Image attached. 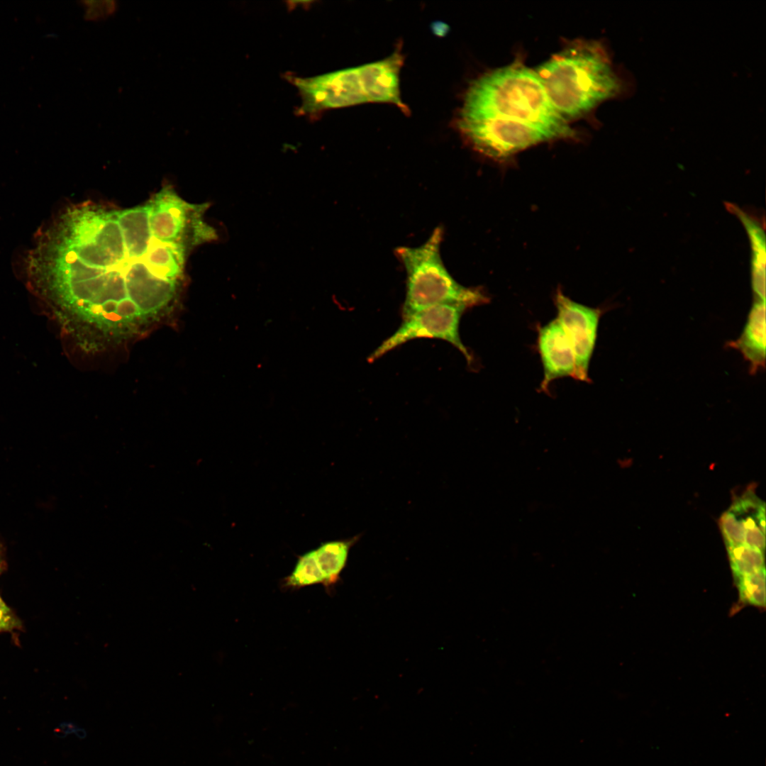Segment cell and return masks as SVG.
<instances>
[{
  "label": "cell",
  "mask_w": 766,
  "mask_h": 766,
  "mask_svg": "<svg viewBox=\"0 0 766 766\" xmlns=\"http://www.w3.org/2000/svg\"><path fill=\"white\" fill-rule=\"evenodd\" d=\"M204 210L170 184L131 207L70 204L35 235L27 284L81 350L129 343L175 315L189 256L212 234Z\"/></svg>",
  "instance_id": "obj_1"
},
{
  "label": "cell",
  "mask_w": 766,
  "mask_h": 766,
  "mask_svg": "<svg viewBox=\"0 0 766 766\" xmlns=\"http://www.w3.org/2000/svg\"><path fill=\"white\" fill-rule=\"evenodd\" d=\"M534 70L553 107L568 123L616 95L620 88L606 52L594 40H574Z\"/></svg>",
  "instance_id": "obj_2"
},
{
  "label": "cell",
  "mask_w": 766,
  "mask_h": 766,
  "mask_svg": "<svg viewBox=\"0 0 766 766\" xmlns=\"http://www.w3.org/2000/svg\"><path fill=\"white\" fill-rule=\"evenodd\" d=\"M460 111L501 116L527 123L553 140L572 138L576 133L550 104L535 72L515 62L474 81Z\"/></svg>",
  "instance_id": "obj_3"
},
{
  "label": "cell",
  "mask_w": 766,
  "mask_h": 766,
  "mask_svg": "<svg viewBox=\"0 0 766 766\" xmlns=\"http://www.w3.org/2000/svg\"><path fill=\"white\" fill-rule=\"evenodd\" d=\"M403 56L399 51L387 58L356 67L311 77L287 74L301 97L297 113L318 117L323 111L365 102L394 104L407 109L400 98L399 72Z\"/></svg>",
  "instance_id": "obj_4"
},
{
  "label": "cell",
  "mask_w": 766,
  "mask_h": 766,
  "mask_svg": "<svg viewBox=\"0 0 766 766\" xmlns=\"http://www.w3.org/2000/svg\"><path fill=\"white\" fill-rule=\"evenodd\" d=\"M443 238V229L438 226L420 246L396 249L406 273L402 318L437 305H458L468 309L487 303L488 297L482 289L464 287L446 269L440 252Z\"/></svg>",
  "instance_id": "obj_5"
},
{
  "label": "cell",
  "mask_w": 766,
  "mask_h": 766,
  "mask_svg": "<svg viewBox=\"0 0 766 766\" xmlns=\"http://www.w3.org/2000/svg\"><path fill=\"white\" fill-rule=\"evenodd\" d=\"M458 127L473 148L498 160L551 140L545 133L527 123L495 115L460 111Z\"/></svg>",
  "instance_id": "obj_6"
},
{
  "label": "cell",
  "mask_w": 766,
  "mask_h": 766,
  "mask_svg": "<svg viewBox=\"0 0 766 766\" xmlns=\"http://www.w3.org/2000/svg\"><path fill=\"white\" fill-rule=\"evenodd\" d=\"M467 309L458 305L441 304L402 318L396 331L368 356L367 361L372 363L406 342L426 338L448 342L464 355L470 365L472 356L462 342L459 329L461 317Z\"/></svg>",
  "instance_id": "obj_7"
},
{
  "label": "cell",
  "mask_w": 766,
  "mask_h": 766,
  "mask_svg": "<svg viewBox=\"0 0 766 766\" xmlns=\"http://www.w3.org/2000/svg\"><path fill=\"white\" fill-rule=\"evenodd\" d=\"M557 319L574 351L578 380L589 382L588 370L595 348L601 310L577 303L560 289L555 295Z\"/></svg>",
  "instance_id": "obj_8"
},
{
  "label": "cell",
  "mask_w": 766,
  "mask_h": 766,
  "mask_svg": "<svg viewBox=\"0 0 766 766\" xmlns=\"http://www.w3.org/2000/svg\"><path fill=\"white\" fill-rule=\"evenodd\" d=\"M538 348L544 370L541 390L548 392L549 384L560 377L577 379L572 345L557 318L538 328Z\"/></svg>",
  "instance_id": "obj_9"
},
{
  "label": "cell",
  "mask_w": 766,
  "mask_h": 766,
  "mask_svg": "<svg viewBox=\"0 0 766 766\" xmlns=\"http://www.w3.org/2000/svg\"><path fill=\"white\" fill-rule=\"evenodd\" d=\"M765 301H755L752 308L742 335L737 341L730 343L731 347L738 349L750 363L754 373L765 367Z\"/></svg>",
  "instance_id": "obj_10"
},
{
  "label": "cell",
  "mask_w": 766,
  "mask_h": 766,
  "mask_svg": "<svg viewBox=\"0 0 766 766\" xmlns=\"http://www.w3.org/2000/svg\"><path fill=\"white\" fill-rule=\"evenodd\" d=\"M355 540L331 541L314 550L325 586L335 584L339 579L340 572L346 565L350 548Z\"/></svg>",
  "instance_id": "obj_11"
},
{
  "label": "cell",
  "mask_w": 766,
  "mask_h": 766,
  "mask_svg": "<svg viewBox=\"0 0 766 766\" xmlns=\"http://www.w3.org/2000/svg\"><path fill=\"white\" fill-rule=\"evenodd\" d=\"M735 579L765 567L764 552L745 545L727 548Z\"/></svg>",
  "instance_id": "obj_12"
},
{
  "label": "cell",
  "mask_w": 766,
  "mask_h": 766,
  "mask_svg": "<svg viewBox=\"0 0 766 766\" xmlns=\"http://www.w3.org/2000/svg\"><path fill=\"white\" fill-rule=\"evenodd\" d=\"M323 583V577L316 561L314 550L301 556L293 572L284 579L285 586L295 589Z\"/></svg>",
  "instance_id": "obj_13"
},
{
  "label": "cell",
  "mask_w": 766,
  "mask_h": 766,
  "mask_svg": "<svg viewBox=\"0 0 766 766\" xmlns=\"http://www.w3.org/2000/svg\"><path fill=\"white\" fill-rule=\"evenodd\" d=\"M736 579L742 602L756 607L765 606V567Z\"/></svg>",
  "instance_id": "obj_14"
},
{
  "label": "cell",
  "mask_w": 766,
  "mask_h": 766,
  "mask_svg": "<svg viewBox=\"0 0 766 766\" xmlns=\"http://www.w3.org/2000/svg\"><path fill=\"white\" fill-rule=\"evenodd\" d=\"M720 528L726 547L744 545L745 530L741 520L729 509L719 520Z\"/></svg>",
  "instance_id": "obj_15"
},
{
  "label": "cell",
  "mask_w": 766,
  "mask_h": 766,
  "mask_svg": "<svg viewBox=\"0 0 766 766\" xmlns=\"http://www.w3.org/2000/svg\"><path fill=\"white\" fill-rule=\"evenodd\" d=\"M84 18L89 21H99L113 15L117 10L115 1H83Z\"/></svg>",
  "instance_id": "obj_16"
},
{
  "label": "cell",
  "mask_w": 766,
  "mask_h": 766,
  "mask_svg": "<svg viewBox=\"0 0 766 766\" xmlns=\"http://www.w3.org/2000/svg\"><path fill=\"white\" fill-rule=\"evenodd\" d=\"M21 626L19 618L0 596V631H11Z\"/></svg>",
  "instance_id": "obj_17"
},
{
  "label": "cell",
  "mask_w": 766,
  "mask_h": 766,
  "mask_svg": "<svg viewBox=\"0 0 766 766\" xmlns=\"http://www.w3.org/2000/svg\"><path fill=\"white\" fill-rule=\"evenodd\" d=\"M4 567V560L1 550H0V574Z\"/></svg>",
  "instance_id": "obj_18"
}]
</instances>
